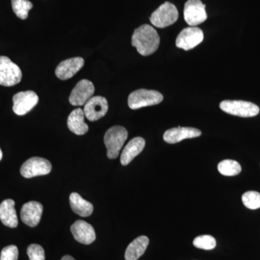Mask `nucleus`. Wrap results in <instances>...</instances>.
<instances>
[{"mask_svg": "<svg viewBox=\"0 0 260 260\" xmlns=\"http://www.w3.org/2000/svg\"><path fill=\"white\" fill-rule=\"evenodd\" d=\"M145 146V140L143 138L137 137L130 140L124 147L121 154L120 161L121 165L126 166L139 155Z\"/></svg>", "mask_w": 260, "mask_h": 260, "instance_id": "17", "label": "nucleus"}, {"mask_svg": "<svg viewBox=\"0 0 260 260\" xmlns=\"http://www.w3.org/2000/svg\"><path fill=\"white\" fill-rule=\"evenodd\" d=\"M178 18L179 13L175 5L167 2L152 13L150 20L154 26L164 28L175 23Z\"/></svg>", "mask_w": 260, "mask_h": 260, "instance_id": "4", "label": "nucleus"}, {"mask_svg": "<svg viewBox=\"0 0 260 260\" xmlns=\"http://www.w3.org/2000/svg\"><path fill=\"white\" fill-rule=\"evenodd\" d=\"M70 203L74 213L81 217L90 216L93 212V205L84 200L79 194L72 193L70 196Z\"/></svg>", "mask_w": 260, "mask_h": 260, "instance_id": "20", "label": "nucleus"}, {"mask_svg": "<svg viewBox=\"0 0 260 260\" xmlns=\"http://www.w3.org/2000/svg\"><path fill=\"white\" fill-rule=\"evenodd\" d=\"M18 249L15 245L6 246L2 250L0 260H18Z\"/></svg>", "mask_w": 260, "mask_h": 260, "instance_id": "27", "label": "nucleus"}, {"mask_svg": "<svg viewBox=\"0 0 260 260\" xmlns=\"http://www.w3.org/2000/svg\"><path fill=\"white\" fill-rule=\"evenodd\" d=\"M84 118L85 114L83 109L80 108L70 113L68 119V126L72 133L78 135H83L88 133V126L85 122Z\"/></svg>", "mask_w": 260, "mask_h": 260, "instance_id": "19", "label": "nucleus"}, {"mask_svg": "<svg viewBox=\"0 0 260 260\" xmlns=\"http://www.w3.org/2000/svg\"><path fill=\"white\" fill-rule=\"evenodd\" d=\"M218 170L222 175L233 177V176L238 175L242 172V167L236 160H224L219 162Z\"/></svg>", "mask_w": 260, "mask_h": 260, "instance_id": "22", "label": "nucleus"}, {"mask_svg": "<svg viewBox=\"0 0 260 260\" xmlns=\"http://www.w3.org/2000/svg\"><path fill=\"white\" fill-rule=\"evenodd\" d=\"M13 112L18 116H23L30 112L39 102V96L32 90L19 92L13 99Z\"/></svg>", "mask_w": 260, "mask_h": 260, "instance_id": "10", "label": "nucleus"}, {"mask_svg": "<svg viewBox=\"0 0 260 260\" xmlns=\"http://www.w3.org/2000/svg\"><path fill=\"white\" fill-rule=\"evenodd\" d=\"M242 202L246 208L251 210L260 208V193L256 191H248L242 195Z\"/></svg>", "mask_w": 260, "mask_h": 260, "instance_id": "24", "label": "nucleus"}, {"mask_svg": "<svg viewBox=\"0 0 260 260\" xmlns=\"http://www.w3.org/2000/svg\"><path fill=\"white\" fill-rule=\"evenodd\" d=\"M200 129L192 127H174L168 129L164 135V141L169 144H175L183 140L191 139L201 136Z\"/></svg>", "mask_w": 260, "mask_h": 260, "instance_id": "14", "label": "nucleus"}, {"mask_svg": "<svg viewBox=\"0 0 260 260\" xmlns=\"http://www.w3.org/2000/svg\"><path fill=\"white\" fill-rule=\"evenodd\" d=\"M94 92L95 88L92 82L85 79L80 80L72 90L69 98L70 103L73 106H84L93 97Z\"/></svg>", "mask_w": 260, "mask_h": 260, "instance_id": "11", "label": "nucleus"}, {"mask_svg": "<svg viewBox=\"0 0 260 260\" xmlns=\"http://www.w3.org/2000/svg\"><path fill=\"white\" fill-rule=\"evenodd\" d=\"M0 220L6 226L16 228L18 220L15 208L14 200H5L0 205Z\"/></svg>", "mask_w": 260, "mask_h": 260, "instance_id": "18", "label": "nucleus"}, {"mask_svg": "<svg viewBox=\"0 0 260 260\" xmlns=\"http://www.w3.org/2000/svg\"><path fill=\"white\" fill-rule=\"evenodd\" d=\"M127 130L121 126H114L104 135V143L107 149V157L115 159L119 156L121 149L127 139Z\"/></svg>", "mask_w": 260, "mask_h": 260, "instance_id": "2", "label": "nucleus"}, {"mask_svg": "<svg viewBox=\"0 0 260 260\" xmlns=\"http://www.w3.org/2000/svg\"><path fill=\"white\" fill-rule=\"evenodd\" d=\"M132 45L141 55L149 56L158 49L160 37L153 27L145 24L135 29L132 37Z\"/></svg>", "mask_w": 260, "mask_h": 260, "instance_id": "1", "label": "nucleus"}, {"mask_svg": "<svg viewBox=\"0 0 260 260\" xmlns=\"http://www.w3.org/2000/svg\"><path fill=\"white\" fill-rule=\"evenodd\" d=\"M12 7L19 18L25 20L28 18V12L32 9V4L28 0H12Z\"/></svg>", "mask_w": 260, "mask_h": 260, "instance_id": "23", "label": "nucleus"}, {"mask_svg": "<svg viewBox=\"0 0 260 260\" xmlns=\"http://www.w3.org/2000/svg\"><path fill=\"white\" fill-rule=\"evenodd\" d=\"M109 109L107 99L102 96L92 97L84 105L83 112L89 121H95L104 117Z\"/></svg>", "mask_w": 260, "mask_h": 260, "instance_id": "12", "label": "nucleus"}, {"mask_svg": "<svg viewBox=\"0 0 260 260\" xmlns=\"http://www.w3.org/2000/svg\"><path fill=\"white\" fill-rule=\"evenodd\" d=\"M22 72L20 68L9 58L0 56V85L10 87L21 81Z\"/></svg>", "mask_w": 260, "mask_h": 260, "instance_id": "6", "label": "nucleus"}, {"mask_svg": "<svg viewBox=\"0 0 260 260\" xmlns=\"http://www.w3.org/2000/svg\"><path fill=\"white\" fill-rule=\"evenodd\" d=\"M43 213V205L36 201L25 203L22 207L20 218L25 225L36 227L40 223Z\"/></svg>", "mask_w": 260, "mask_h": 260, "instance_id": "13", "label": "nucleus"}, {"mask_svg": "<svg viewBox=\"0 0 260 260\" xmlns=\"http://www.w3.org/2000/svg\"><path fill=\"white\" fill-rule=\"evenodd\" d=\"M52 166L47 159L34 157L26 160L21 168L20 174L23 177L30 178L47 175L51 172Z\"/></svg>", "mask_w": 260, "mask_h": 260, "instance_id": "7", "label": "nucleus"}, {"mask_svg": "<svg viewBox=\"0 0 260 260\" xmlns=\"http://www.w3.org/2000/svg\"><path fill=\"white\" fill-rule=\"evenodd\" d=\"M204 39V34L198 27H188L183 29L177 38L176 45L178 48L189 51L199 45Z\"/></svg>", "mask_w": 260, "mask_h": 260, "instance_id": "9", "label": "nucleus"}, {"mask_svg": "<svg viewBox=\"0 0 260 260\" xmlns=\"http://www.w3.org/2000/svg\"><path fill=\"white\" fill-rule=\"evenodd\" d=\"M149 244V239L145 236H141L135 239L126 248V260H138L144 254Z\"/></svg>", "mask_w": 260, "mask_h": 260, "instance_id": "21", "label": "nucleus"}, {"mask_svg": "<svg viewBox=\"0 0 260 260\" xmlns=\"http://www.w3.org/2000/svg\"><path fill=\"white\" fill-rule=\"evenodd\" d=\"M27 254L30 260H45V252L39 244H30L27 249Z\"/></svg>", "mask_w": 260, "mask_h": 260, "instance_id": "26", "label": "nucleus"}, {"mask_svg": "<svg viewBox=\"0 0 260 260\" xmlns=\"http://www.w3.org/2000/svg\"><path fill=\"white\" fill-rule=\"evenodd\" d=\"M3 158V152H2L1 148H0V160Z\"/></svg>", "mask_w": 260, "mask_h": 260, "instance_id": "29", "label": "nucleus"}, {"mask_svg": "<svg viewBox=\"0 0 260 260\" xmlns=\"http://www.w3.org/2000/svg\"><path fill=\"white\" fill-rule=\"evenodd\" d=\"M184 18L190 26L203 23L208 18L205 5L200 0H188L184 5Z\"/></svg>", "mask_w": 260, "mask_h": 260, "instance_id": "8", "label": "nucleus"}, {"mask_svg": "<svg viewBox=\"0 0 260 260\" xmlns=\"http://www.w3.org/2000/svg\"><path fill=\"white\" fill-rule=\"evenodd\" d=\"M85 61L82 57H74L61 61L56 68L55 74L59 79L66 80L73 78L84 66Z\"/></svg>", "mask_w": 260, "mask_h": 260, "instance_id": "16", "label": "nucleus"}, {"mask_svg": "<svg viewBox=\"0 0 260 260\" xmlns=\"http://www.w3.org/2000/svg\"><path fill=\"white\" fill-rule=\"evenodd\" d=\"M193 244L198 249L212 250L216 246V240L210 235H202L194 239Z\"/></svg>", "mask_w": 260, "mask_h": 260, "instance_id": "25", "label": "nucleus"}, {"mask_svg": "<svg viewBox=\"0 0 260 260\" xmlns=\"http://www.w3.org/2000/svg\"><path fill=\"white\" fill-rule=\"evenodd\" d=\"M61 260H75L74 258L73 257V256H69V255H65L63 256L62 258H61Z\"/></svg>", "mask_w": 260, "mask_h": 260, "instance_id": "28", "label": "nucleus"}, {"mask_svg": "<svg viewBox=\"0 0 260 260\" xmlns=\"http://www.w3.org/2000/svg\"><path fill=\"white\" fill-rule=\"evenodd\" d=\"M220 108L224 112L241 117H253L259 113V108L253 103L244 101H223Z\"/></svg>", "mask_w": 260, "mask_h": 260, "instance_id": "5", "label": "nucleus"}, {"mask_svg": "<svg viewBox=\"0 0 260 260\" xmlns=\"http://www.w3.org/2000/svg\"><path fill=\"white\" fill-rule=\"evenodd\" d=\"M70 229L75 240L81 244L86 245L92 244L96 238L93 227L84 220H77Z\"/></svg>", "mask_w": 260, "mask_h": 260, "instance_id": "15", "label": "nucleus"}, {"mask_svg": "<svg viewBox=\"0 0 260 260\" xmlns=\"http://www.w3.org/2000/svg\"><path fill=\"white\" fill-rule=\"evenodd\" d=\"M164 100V96L158 91L146 89H139L130 93L128 98V105L131 109L157 105Z\"/></svg>", "mask_w": 260, "mask_h": 260, "instance_id": "3", "label": "nucleus"}]
</instances>
